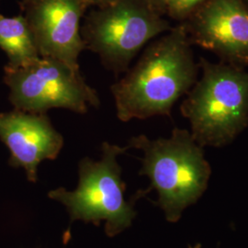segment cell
Masks as SVG:
<instances>
[{"label":"cell","mask_w":248,"mask_h":248,"mask_svg":"<svg viewBox=\"0 0 248 248\" xmlns=\"http://www.w3.org/2000/svg\"><path fill=\"white\" fill-rule=\"evenodd\" d=\"M200 74L184 25L171 28L146 47L142 56L110 88L122 122L170 116L172 108Z\"/></svg>","instance_id":"1"},{"label":"cell","mask_w":248,"mask_h":248,"mask_svg":"<svg viewBox=\"0 0 248 248\" xmlns=\"http://www.w3.org/2000/svg\"><path fill=\"white\" fill-rule=\"evenodd\" d=\"M199 63L202 75L186 93L180 111L201 146L222 147L248 126V71L203 57Z\"/></svg>","instance_id":"2"},{"label":"cell","mask_w":248,"mask_h":248,"mask_svg":"<svg viewBox=\"0 0 248 248\" xmlns=\"http://www.w3.org/2000/svg\"><path fill=\"white\" fill-rule=\"evenodd\" d=\"M128 146L143 152L140 174L149 177L152 187L157 190V204L168 221L177 222L186 207L203 194L211 177L203 147L189 131L179 128H175L169 138L133 137Z\"/></svg>","instance_id":"3"},{"label":"cell","mask_w":248,"mask_h":248,"mask_svg":"<svg viewBox=\"0 0 248 248\" xmlns=\"http://www.w3.org/2000/svg\"><path fill=\"white\" fill-rule=\"evenodd\" d=\"M171 29L146 0H117L92 9L81 27L86 49L116 76L125 73L152 39Z\"/></svg>","instance_id":"4"},{"label":"cell","mask_w":248,"mask_h":248,"mask_svg":"<svg viewBox=\"0 0 248 248\" xmlns=\"http://www.w3.org/2000/svg\"><path fill=\"white\" fill-rule=\"evenodd\" d=\"M129 149L103 142L102 158L93 161L88 157L79 162V183L75 191L60 187L49 192V197L62 202L70 214L71 222L83 220L96 226L105 221V232L109 237L129 227L134 216L133 203L124 200L125 183L117 156Z\"/></svg>","instance_id":"5"},{"label":"cell","mask_w":248,"mask_h":248,"mask_svg":"<svg viewBox=\"0 0 248 248\" xmlns=\"http://www.w3.org/2000/svg\"><path fill=\"white\" fill-rule=\"evenodd\" d=\"M4 82L15 109L46 113L51 108H66L86 114L89 107L98 108V93L79 71L57 59L40 56L21 67L5 66Z\"/></svg>","instance_id":"6"},{"label":"cell","mask_w":248,"mask_h":248,"mask_svg":"<svg viewBox=\"0 0 248 248\" xmlns=\"http://www.w3.org/2000/svg\"><path fill=\"white\" fill-rule=\"evenodd\" d=\"M21 14L33 36L40 56L51 57L79 71L78 57L86 50L80 20L86 0H22Z\"/></svg>","instance_id":"7"},{"label":"cell","mask_w":248,"mask_h":248,"mask_svg":"<svg viewBox=\"0 0 248 248\" xmlns=\"http://www.w3.org/2000/svg\"><path fill=\"white\" fill-rule=\"evenodd\" d=\"M184 25L192 45H199L223 62L248 65V9L242 0H210Z\"/></svg>","instance_id":"8"},{"label":"cell","mask_w":248,"mask_h":248,"mask_svg":"<svg viewBox=\"0 0 248 248\" xmlns=\"http://www.w3.org/2000/svg\"><path fill=\"white\" fill-rule=\"evenodd\" d=\"M0 140L10 152L9 164L22 168L31 182L37 181L38 166L54 160L63 146V137L46 113L15 109L0 113Z\"/></svg>","instance_id":"9"},{"label":"cell","mask_w":248,"mask_h":248,"mask_svg":"<svg viewBox=\"0 0 248 248\" xmlns=\"http://www.w3.org/2000/svg\"><path fill=\"white\" fill-rule=\"evenodd\" d=\"M0 48L8 55L9 67H21L40 57L33 36L22 14H0Z\"/></svg>","instance_id":"10"},{"label":"cell","mask_w":248,"mask_h":248,"mask_svg":"<svg viewBox=\"0 0 248 248\" xmlns=\"http://www.w3.org/2000/svg\"><path fill=\"white\" fill-rule=\"evenodd\" d=\"M206 0H169L167 13L175 19H185L196 9L203 5Z\"/></svg>","instance_id":"11"},{"label":"cell","mask_w":248,"mask_h":248,"mask_svg":"<svg viewBox=\"0 0 248 248\" xmlns=\"http://www.w3.org/2000/svg\"><path fill=\"white\" fill-rule=\"evenodd\" d=\"M151 5V7L155 9L160 15L167 13V7L169 0H146Z\"/></svg>","instance_id":"12"},{"label":"cell","mask_w":248,"mask_h":248,"mask_svg":"<svg viewBox=\"0 0 248 248\" xmlns=\"http://www.w3.org/2000/svg\"><path fill=\"white\" fill-rule=\"evenodd\" d=\"M86 1L89 4V7L94 6L96 8H103L108 5L114 3L117 0H86Z\"/></svg>","instance_id":"13"},{"label":"cell","mask_w":248,"mask_h":248,"mask_svg":"<svg viewBox=\"0 0 248 248\" xmlns=\"http://www.w3.org/2000/svg\"><path fill=\"white\" fill-rule=\"evenodd\" d=\"M189 248H201V245H196L194 248H191V247H190Z\"/></svg>","instance_id":"14"}]
</instances>
